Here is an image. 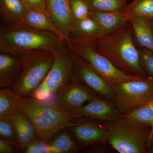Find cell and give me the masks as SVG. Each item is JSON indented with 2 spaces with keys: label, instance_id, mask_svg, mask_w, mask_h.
Listing matches in <instances>:
<instances>
[{
  "label": "cell",
  "instance_id": "25",
  "mask_svg": "<svg viewBox=\"0 0 153 153\" xmlns=\"http://www.w3.org/2000/svg\"><path fill=\"white\" fill-rule=\"evenodd\" d=\"M0 136L20 149L15 126L10 118H0Z\"/></svg>",
  "mask_w": 153,
  "mask_h": 153
},
{
  "label": "cell",
  "instance_id": "28",
  "mask_svg": "<svg viewBox=\"0 0 153 153\" xmlns=\"http://www.w3.org/2000/svg\"><path fill=\"white\" fill-rule=\"evenodd\" d=\"M26 153H48V144L39 140L30 143L23 151Z\"/></svg>",
  "mask_w": 153,
  "mask_h": 153
},
{
  "label": "cell",
  "instance_id": "19",
  "mask_svg": "<svg viewBox=\"0 0 153 153\" xmlns=\"http://www.w3.org/2000/svg\"><path fill=\"white\" fill-rule=\"evenodd\" d=\"M70 36L93 41L104 36V35L97 23L89 16L76 21L74 30Z\"/></svg>",
  "mask_w": 153,
  "mask_h": 153
},
{
  "label": "cell",
  "instance_id": "16",
  "mask_svg": "<svg viewBox=\"0 0 153 153\" xmlns=\"http://www.w3.org/2000/svg\"><path fill=\"white\" fill-rule=\"evenodd\" d=\"M24 23L31 27L53 33L65 42L67 40L52 22L46 10L27 9L24 16Z\"/></svg>",
  "mask_w": 153,
  "mask_h": 153
},
{
  "label": "cell",
  "instance_id": "9",
  "mask_svg": "<svg viewBox=\"0 0 153 153\" xmlns=\"http://www.w3.org/2000/svg\"><path fill=\"white\" fill-rule=\"evenodd\" d=\"M72 52L74 57V68L76 73L74 77L107 100L113 101L115 92L112 83L97 73L79 55Z\"/></svg>",
  "mask_w": 153,
  "mask_h": 153
},
{
  "label": "cell",
  "instance_id": "31",
  "mask_svg": "<svg viewBox=\"0 0 153 153\" xmlns=\"http://www.w3.org/2000/svg\"><path fill=\"white\" fill-rule=\"evenodd\" d=\"M153 137V123L150 126V131L149 140H152Z\"/></svg>",
  "mask_w": 153,
  "mask_h": 153
},
{
  "label": "cell",
  "instance_id": "4",
  "mask_svg": "<svg viewBox=\"0 0 153 153\" xmlns=\"http://www.w3.org/2000/svg\"><path fill=\"white\" fill-rule=\"evenodd\" d=\"M15 55L22 63V71L11 88L21 97H31L52 67L55 53L46 49H35Z\"/></svg>",
  "mask_w": 153,
  "mask_h": 153
},
{
  "label": "cell",
  "instance_id": "12",
  "mask_svg": "<svg viewBox=\"0 0 153 153\" xmlns=\"http://www.w3.org/2000/svg\"><path fill=\"white\" fill-rule=\"evenodd\" d=\"M46 11L52 22L66 37V41H68L76 21L71 12L70 1L47 0Z\"/></svg>",
  "mask_w": 153,
  "mask_h": 153
},
{
  "label": "cell",
  "instance_id": "5",
  "mask_svg": "<svg viewBox=\"0 0 153 153\" xmlns=\"http://www.w3.org/2000/svg\"><path fill=\"white\" fill-rule=\"evenodd\" d=\"M54 53L52 67L31 96L40 101L56 102L57 94L74 77V60L72 51L64 44Z\"/></svg>",
  "mask_w": 153,
  "mask_h": 153
},
{
  "label": "cell",
  "instance_id": "33",
  "mask_svg": "<svg viewBox=\"0 0 153 153\" xmlns=\"http://www.w3.org/2000/svg\"><path fill=\"white\" fill-rule=\"evenodd\" d=\"M151 153H153V143L152 144V149H151Z\"/></svg>",
  "mask_w": 153,
  "mask_h": 153
},
{
  "label": "cell",
  "instance_id": "20",
  "mask_svg": "<svg viewBox=\"0 0 153 153\" xmlns=\"http://www.w3.org/2000/svg\"><path fill=\"white\" fill-rule=\"evenodd\" d=\"M48 153H68L77 152L79 148L65 129L57 133L48 143Z\"/></svg>",
  "mask_w": 153,
  "mask_h": 153
},
{
  "label": "cell",
  "instance_id": "18",
  "mask_svg": "<svg viewBox=\"0 0 153 153\" xmlns=\"http://www.w3.org/2000/svg\"><path fill=\"white\" fill-rule=\"evenodd\" d=\"M27 10L22 0H0V14L4 24L24 23Z\"/></svg>",
  "mask_w": 153,
  "mask_h": 153
},
{
  "label": "cell",
  "instance_id": "7",
  "mask_svg": "<svg viewBox=\"0 0 153 153\" xmlns=\"http://www.w3.org/2000/svg\"><path fill=\"white\" fill-rule=\"evenodd\" d=\"M66 42L71 51L85 60L97 73L112 84L146 76L131 75L120 70L104 55L97 52L90 40L70 36Z\"/></svg>",
  "mask_w": 153,
  "mask_h": 153
},
{
  "label": "cell",
  "instance_id": "10",
  "mask_svg": "<svg viewBox=\"0 0 153 153\" xmlns=\"http://www.w3.org/2000/svg\"><path fill=\"white\" fill-rule=\"evenodd\" d=\"M97 97L89 88L74 76L57 94L55 100L58 105L69 111Z\"/></svg>",
  "mask_w": 153,
  "mask_h": 153
},
{
  "label": "cell",
  "instance_id": "2",
  "mask_svg": "<svg viewBox=\"0 0 153 153\" xmlns=\"http://www.w3.org/2000/svg\"><path fill=\"white\" fill-rule=\"evenodd\" d=\"M19 104L33 125L38 139L47 144L57 133L73 125V120L77 118L55 102L20 97Z\"/></svg>",
  "mask_w": 153,
  "mask_h": 153
},
{
  "label": "cell",
  "instance_id": "22",
  "mask_svg": "<svg viewBox=\"0 0 153 153\" xmlns=\"http://www.w3.org/2000/svg\"><path fill=\"white\" fill-rule=\"evenodd\" d=\"M131 18L135 16L153 19V0H133L122 10Z\"/></svg>",
  "mask_w": 153,
  "mask_h": 153
},
{
  "label": "cell",
  "instance_id": "14",
  "mask_svg": "<svg viewBox=\"0 0 153 153\" xmlns=\"http://www.w3.org/2000/svg\"><path fill=\"white\" fill-rule=\"evenodd\" d=\"M90 16L97 23L104 36L119 30L131 18L122 11L91 12Z\"/></svg>",
  "mask_w": 153,
  "mask_h": 153
},
{
  "label": "cell",
  "instance_id": "8",
  "mask_svg": "<svg viewBox=\"0 0 153 153\" xmlns=\"http://www.w3.org/2000/svg\"><path fill=\"white\" fill-rule=\"evenodd\" d=\"M114 104L122 115L126 114L153 100V79H139L113 83Z\"/></svg>",
  "mask_w": 153,
  "mask_h": 153
},
{
  "label": "cell",
  "instance_id": "30",
  "mask_svg": "<svg viewBox=\"0 0 153 153\" xmlns=\"http://www.w3.org/2000/svg\"><path fill=\"white\" fill-rule=\"evenodd\" d=\"M17 149H19L5 140L0 138V153L16 152Z\"/></svg>",
  "mask_w": 153,
  "mask_h": 153
},
{
  "label": "cell",
  "instance_id": "23",
  "mask_svg": "<svg viewBox=\"0 0 153 153\" xmlns=\"http://www.w3.org/2000/svg\"><path fill=\"white\" fill-rule=\"evenodd\" d=\"M122 117L151 126L153 123V100L132 111Z\"/></svg>",
  "mask_w": 153,
  "mask_h": 153
},
{
  "label": "cell",
  "instance_id": "21",
  "mask_svg": "<svg viewBox=\"0 0 153 153\" xmlns=\"http://www.w3.org/2000/svg\"><path fill=\"white\" fill-rule=\"evenodd\" d=\"M20 98L11 87L1 88L0 118L13 117L20 108Z\"/></svg>",
  "mask_w": 153,
  "mask_h": 153
},
{
  "label": "cell",
  "instance_id": "17",
  "mask_svg": "<svg viewBox=\"0 0 153 153\" xmlns=\"http://www.w3.org/2000/svg\"><path fill=\"white\" fill-rule=\"evenodd\" d=\"M129 22L140 46L153 52V29L151 19L144 17H133Z\"/></svg>",
  "mask_w": 153,
  "mask_h": 153
},
{
  "label": "cell",
  "instance_id": "27",
  "mask_svg": "<svg viewBox=\"0 0 153 153\" xmlns=\"http://www.w3.org/2000/svg\"><path fill=\"white\" fill-rule=\"evenodd\" d=\"M139 52L141 65L149 77L153 79V52L144 48Z\"/></svg>",
  "mask_w": 153,
  "mask_h": 153
},
{
  "label": "cell",
  "instance_id": "6",
  "mask_svg": "<svg viewBox=\"0 0 153 153\" xmlns=\"http://www.w3.org/2000/svg\"><path fill=\"white\" fill-rule=\"evenodd\" d=\"M147 126L121 117L106 126L108 141L120 153H147L150 132Z\"/></svg>",
  "mask_w": 153,
  "mask_h": 153
},
{
  "label": "cell",
  "instance_id": "32",
  "mask_svg": "<svg viewBox=\"0 0 153 153\" xmlns=\"http://www.w3.org/2000/svg\"><path fill=\"white\" fill-rule=\"evenodd\" d=\"M151 24H152V27L153 29V19H151Z\"/></svg>",
  "mask_w": 153,
  "mask_h": 153
},
{
  "label": "cell",
  "instance_id": "29",
  "mask_svg": "<svg viewBox=\"0 0 153 153\" xmlns=\"http://www.w3.org/2000/svg\"><path fill=\"white\" fill-rule=\"evenodd\" d=\"M27 9H41L46 10L47 0H22Z\"/></svg>",
  "mask_w": 153,
  "mask_h": 153
},
{
  "label": "cell",
  "instance_id": "3",
  "mask_svg": "<svg viewBox=\"0 0 153 153\" xmlns=\"http://www.w3.org/2000/svg\"><path fill=\"white\" fill-rule=\"evenodd\" d=\"M64 42L53 33L31 27L24 23L4 24L0 31L1 53L16 55L35 49L54 52Z\"/></svg>",
  "mask_w": 153,
  "mask_h": 153
},
{
  "label": "cell",
  "instance_id": "15",
  "mask_svg": "<svg viewBox=\"0 0 153 153\" xmlns=\"http://www.w3.org/2000/svg\"><path fill=\"white\" fill-rule=\"evenodd\" d=\"M22 66L16 55L0 54V88L12 87L22 73Z\"/></svg>",
  "mask_w": 153,
  "mask_h": 153
},
{
  "label": "cell",
  "instance_id": "26",
  "mask_svg": "<svg viewBox=\"0 0 153 153\" xmlns=\"http://www.w3.org/2000/svg\"><path fill=\"white\" fill-rule=\"evenodd\" d=\"M69 1L72 15L76 21L85 19L90 16V9L85 0Z\"/></svg>",
  "mask_w": 153,
  "mask_h": 153
},
{
  "label": "cell",
  "instance_id": "1",
  "mask_svg": "<svg viewBox=\"0 0 153 153\" xmlns=\"http://www.w3.org/2000/svg\"><path fill=\"white\" fill-rule=\"evenodd\" d=\"M129 22L114 33L91 41L96 50L127 74L146 76L140 64V52L133 40Z\"/></svg>",
  "mask_w": 153,
  "mask_h": 153
},
{
  "label": "cell",
  "instance_id": "24",
  "mask_svg": "<svg viewBox=\"0 0 153 153\" xmlns=\"http://www.w3.org/2000/svg\"><path fill=\"white\" fill-rule=\"evenodd\" d=\"M128 0H85L90 12L122 11L128 4Z\"/></svg>",
  "mask_w": 153,
  "mask_h": 153
},
{
  "label": "cell",
  "instance_id": "13",
  "mask_svg": "<svg viewBox=\"0 0 153 153\" xmlns=\"http://www.w3.org/2000/svg\"><path fill=\"white\" fill-rule=\"evenodd\" d=\"M68 128L83 146L108 141L106 126L94 123L74 122V125Z\"/></svg>",
  "mask_w": 153,
  "mask_h": 153
},
{
  "label": "cell",
  "instance_id": "11",
  "mask_svg": "<svg viewBox=\"0 0 153 153\" xmlns=\"http://www.w3.org/2000/svg\"><path fill=\"white\" fill-rule=\"evenodd\" d=\"M69 112L77 118L88 117L110 122L118 120L122 115L114 103L98 97Z\"/></svg>",
  "mask_w": 153,
  "mask_h": 153
}]
</instances>
